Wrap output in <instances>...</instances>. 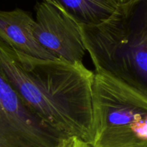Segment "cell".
Listing matches in <instances>:
<instances>
[{
  "label": "cell",
  "mask_w": 147,
  "mask_h": 147,
  "mask_svg": "<svg viewBox=\"0 0 147 147\" xmlns=\"http://www.w3.org/2000/svg\"><path fill=\"white\" fill-rule=\"evenodd\" d=\"M80 27L95 71L147 96V0L120 4L105 21Z\"/></svg>",
  "instance_id": "cell-2"
},
{
  "label": "cell",
  "mask_w": 147,
  "mask_h": 147,
  "mask_svg": "<svg viewBox=\"0 0 147 147\" xmlns=\"http://www.w3.org/2000/svg\"><path fill=\"white\" fill-rule=\"evenodd\" d=\"M133 1H134V0H119L120 4H127V3H129Z\"/></svg>",
  "instance_id": "cell-9"
},
{
  "label": "cell",
  "mask_w": 147,
  "mask_h": 147,
  "mask_svg": "<svg viewBox=\"0 0 147 147\" xmlns=\"http://www.w3.org/2000/svg\"><path fill=\"white\" fill-rule=\"evenodd\" d=\"M66 137L43 122L0 73V147H57Z\"/></svg>",
  "instance_id": "cell-4"
},
{
  "label": "cell",
  "mask_w": 147,
  "mask_h": 147,
  "mask_svg": "<svg viewBox=\"0 0 147 147\" xmlns=\"http://www.w3.org/2000/svg\"><path fill=\"white\" fill-rule=\"evenodd\" d=\"M145 147H147V146H145Z\"/></svg>",
  "instance_id": "cell-10"
},
{
  "label": "cell",
  "mask_w": 147,
  "mask_h": 147,
  "mask_svg": "<svg viewBox=\"0 0 147 147\" xmlns=\"http://www.w3.org/2000/svg\"><path fill=\"white\" fill-rule=\"evenodd\" d=\"M34 36L57 59L83 63L86 50L80 24L54 4L43 1L35 6Z\"/></svg>",
  "instance_id": "cell-5"
},
{
  "label": "cell",
  "mask_w": 147,
  "mask_h": 147,
  "mask_svg": "<svg viewBox=\"0 0 147 147\" xmlns=\"http://www.w3.org/2000/svg\"><path fill=\"white\" fill-rule=\"evenodd\" d=\"M57 147H92L85 141L76 137L68 136L62 139Z\"/></svg>",
  "instance_id": "cell-8"
},
{
  "label": "cell",
  "mask_w": 147,
  "mask_h": 147,
  "mask_svg": "<svg viewBox=\"0 0 147 147\" xmlns=\"http://www.w3.org/2000/svg\"><path fill=\"white\" fill-rule=\"evenodd\" d=\"M0 73L46 124L89 144L95 73L83 63L33 57L0 40Z\"/></svg>",
  "instance_id": "cell-1"
},
{
  "label": "cell",
  "mask_w": 147,
  "mask_h": 147,
  "mask_svg": "<svg viewBox=\"0 0 147 147\" xmlns=\"http://www.w3.org/2000/svg\"><path fill=\"white\" fill-rule=\"evenodd\" d=\"M92 147L147 146V96L102 72H94Z\"/></svg>",
  "instance_id": "cell-3"
},
{
  "label": "cell",
  "mask_w": 147,
  "mask_h": 147,
  "mask_svg": "<svg viewBox=\"0 0 147 147\" xmlns=\"http://www.w3.org/2000/svg\"><path fill=\"white\" fill-rule=\"evenodd\" d=\"M35 20L22 9L0 10V40L12 48L28 55L59 60L42 47L34 36Z\"/></svg>",
  "instance_id": "cell-6"
},
{
  "label": "cell",
  "mask_w": 147,
  "mask_h": 147,
  "mask_svg": "<svg viewBox=\"0 0 147 147\" xmlns=\"http://www.w3.org/2000/svg\"><path fill=\"white\" fill-rule=\"evenodd\" d=\"M54 4L81 25H96L109 18L119 0H43Z\"/></svg>",
  "instance_id": "cell-7"
}]
</instances>
